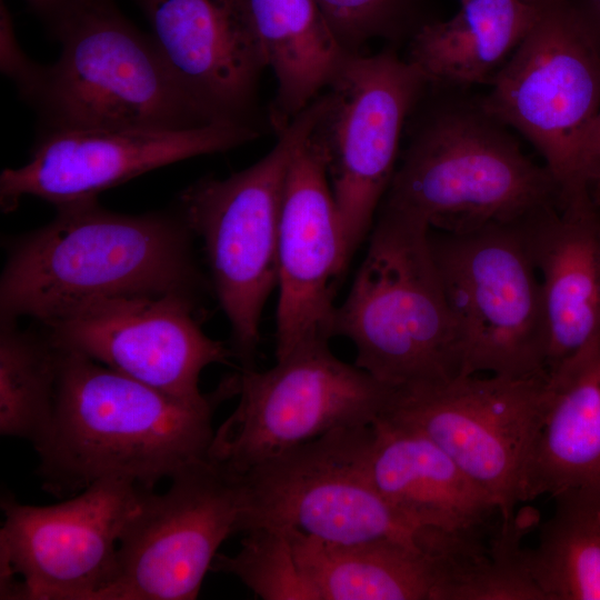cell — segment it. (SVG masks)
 <instances>
[{
	"instance_id": "cell-1",
	"label": "cell",
	"mask_w": 600,
	"mask_h": 600,
	"mask_svg": "<svg viewBox=\"0 0 600 600\" xmlns=\"http://www.w3.org/2000/svg\"><path fill=\"white\" fill-rule=\"evenodd\" d=\"M51 423L33 447L43 488L76 494L101 480L153 489L208 459L213 416L238 396L239 374L199 401H186L81 353L60 350Z\"/></svg>"
},
{
	"instance_id": "cell-2",
	"label": "cell",
	"mask_w": 600,
	"mask_h": 600,
	"mask_svg": "<svg viewBox=\"0 0 600 600\" xmlns=\"http://www.w3.org/2000/svg\"><path fill=\"white\" fill-rule=\"evenodd\" d=\"M430 86L416 103L377 213L463 233L516 226L561 206L550 170L527 157L480 97Z\"/></svg>"
},
{
	"instance_id": "cell-3",
	"label": "cell",
	"mask_w": 600,
	"mask_h": 600,
	"mask_svg": "<svg viewBox=\"0 0 600 600\" xmlns=\"http://www.w3.org/2000/svg\"><path fill=\"white\" fill-rule=\"evenodd\" d=\"M180 213L123 214L97 199L58 207L46 226L12 240L0 279V318L47 324L86 303L180 292L204 281Z\"/></svg>"
},
{
	"instance_id": "cell-4",
	"label": "cell",
	"mask_w": 600,
	"mask_h": 600,
	"mask_svg": "<svg viewBox=\"0 0 600 600\" xmlns=\"http://www.w3.org/2000/svg\"><path fill=\"white\" fill-rule=\"evenodd\" d=\"M49 31L61 53L43 66L27 101L39 113L41 132L219 123L180 86L151 34L137 29L114 0H73Z\"/></svg>"
},
{
	"instance_id": "cell-5",
	"label": "cell",
	"mask_w": 600,
	"mask_h": 600,
	"mask_svg": "<svg viewBox=\"0 0 600 600\" xmlns=\"http://www.w3.org/2000/svg\"><path fill=\"white\" fill-rule=\"evenodd\" d=\"M428 228L378 213L334 337L356 348L354 364L391 389L460 374L457 328L434 266Z\"/></svg>"
},
{
	"instance_id": "cell-6",
	"label": "cell",
	"mask_w": 600,
	"mask_h": 600,
	"mask_svg": "<svg viewBox=\"0 0 600 600\" xmlns=\"http://www.w3.org/2000/svg\"><path fill=\"white\" fill-rule=\"evenodd\" d=\"M323 104L320 94L259 161L224 179L204 177L182 191L180 216L203 242L211 284L231 328L241 369H254L260 320L278 287V234L289 167Z\"/></svg>"
},
{
	"instance_id": "cell-7",
	"label": "cell",
	"mask_w": 600,
	"mask_h": 600,
	"mask_svg": "<svg viewBox=\"0 0 600 600\" xmlns=\"http://www.w3.org/2000/svg\"><path fill=\"white\" fill-rule=\"evenodd\" d=\"M480 97L543 157L562 199L592 189L584 139L600 112V43L572 0H539L526 38Z\"/></svg>"
},
{
	"instance_id": "cell-8",
	"label": "cell",
	"mask_w": 600,
	"mask_h": 600,
	"mask_svg": "<svg viewBox=\"0 0 600 600\" xmlns=\"http://www.w3.org/2000/svg\"><path fill=\"white\" fill-rule=\"evenodd\" d=\"M428 241L458 332L460 374H547L541 281L520 224L429 230Z\"/></svg>"
},
{
	"instance_id": "cell-9",
	"label": "cell",
	"mask_w": 600,
	"mask_h": 600,
	"mask_svg": "<svg viewBox=\"0 0 600 600\" xmlns=\"http://www.w3.org/2000/svg\"><path fill=\"white\" fill-rule=\"evenodd\" d=\"M427 78L389 48L350 54L322 92L309 141L320 151L351 260L394 174L408 118Z\"/></svg>"
},
{
	"instance_id": "cell-10",
	"label": "cell",
	"mask_w": 600,
	"mask_h": 600,
	"mask_svg": "<svg viewBox=\"0 0 600 600\" xmlns=\"http://www.w3.org/2000/svg\"><path fill=\"white\" fill-rule=\"evenodd\" d=\"M371 424L340 428L236 474L242 490L241 533L290 527L333 544L381 539L419 544L384 501L368 468Z\"/></svg>"
},
{
	"instance_id": "cell-11",
	"label": "cell",
	"mask_w": 600,
	"mask_h": 600,
	"mask_svg": "<svg viewBox=\"0 0 600 600\" xmlns=\"http://www.w3.org/2000/svg\"><path fill=\"white\" fill-rule=\"evenodd\" d=\"M392 389L329 343L294 351L266 371L239 372V402L214 430L208 458L233 474L340 428L370 426Z\"/></svg>"
},
{
	"instance_id": "cell-12",
	"label": "cell",
	"mask_w": 600,
	"mask_h": 600,
	"mask_svg": "<svg viewBox=\"0 0 600 600\" xmlns=\"http://www.w3.org/2000/svg\"><path fill=\"white\" fill-rule=\"evenodd\" d=\"M548 373L529 378L458 374L392 389L382 412L432 440L514 521L521 478Z\"/></svg>"
},
{
	"instance_id": "cell-13",
	"label": "cell",
	"mask_w": 600,
	"mask_h": 600,
	"mask_svg": "<svg viewBox=\"0 0 600 600\" xmlns=\"http://www.w3.org/2000/svg\"><path fill=\"white\" fill-rule=\"evenodd\" d=\"M143 489L101 480L50 506L4 497L0 598L98 600L116 576L119 540Z\"/></svg>"
},
{
	"instance_id": "cell-14",
	"label": "cell",
	"mask_w": 600,
	"mask_h": 600,
	"mask_svg": "<svg viewBox=\"0 0 600 600\" xmlns=\"http://www.w3.org/2000/svg\"><path fill=\"white\" fill-rule=\"evenodd\" d=\"M143 489L118 546L117 571L98 600H193L220 546L241 533L236 474L206 459Z\"/></svg>"
},
{
	"instance_id": "cell-15",
	"label": "cell",
	"mask_w": 600,
	"mask_h": 600,
	"mask_svg": "<svg viewBox=\"0 0 600 600\" xmlns=\"http://www.w3.org/2000/svg\"><path fill=\"white\" fill-rule=\"evenodd\" d=\"M198 297L128 294L96 300L43 324L51 343L81 353L171 397L199 401L202 371L229 363L231 348L201 327Z\"/></svg>"
},
{
	"instance_id": "cell-16",
	"label": "cell",
	"mask_w": 600,
	"mask_h": 600,
	"mask_svg": "<svg viewBox=\"0 0 600 600\" xmlns=\"http://www.w3.org/2000/svg\"><path fill=\"white\" fill-rule=\"evenodd\" d=\"M247 126L213 123L186 130L79 128L43 131L30 160L0 176V204L13 211L23 197L56 208L97 196L148 171L257 139Z\"/></svg>"
},
{
	"instance_id": "cell-17",
	"label": "cell",
	"mask_w": 600,
	"mask_h": 600,
	"mask_svg": "<svg viewBox=\"0 0 600 600\" xmlns=\"http://www.w3.org/2000/svg\"><path fill=\"white\" fill-rule=\"evenodd\" d=\"M349 262L326 163L308 137L289 167L281 201L276 361L334 337V298Z\"/></svg>"
},
{
	"instance_id": "cell-18",
	"label": "cell",
	"mask_w": 600,
	"mask_h": 600,
	"mask_svg": "<svg viewBox=\"0 0 600 600\" xmlns=\"http://www.w3.org/2000/svg\"><path fill=\"white\" fill-rule=\"evenodd\" d=\"M184 91L219 123L261 131L259 81L268 68L244 0H132Z\"/></svg>"
},
{
	"instance_id": "cell-19",
	"label": "cell",
	"mask_w": 600,
	"mask_h": 600,
	"mask_svg": "<svg viewBox=\"0 0 600 600\" xmlns=\"http://www.w3.org/2000/svg\"><path fill=\"white\" fill-rule=\"evenodd\" d=\"M592 191L520 223L541 281L547 373L600 340V211Z\"/></svg>"
},
{
	"instance_id": "cell-20",
	"label": "cell",
	"mask_w": 600,
	"mask_h": 600,
	"mask_svg": "<svg viewBox=\"0 0 600 600\" xmlns=\"http://www.w3.org/2000/svg\"><path fill=\"white\" fill-rule=\"evenodd\" d=\"M371 479L389 507L413 530L488 534L496 501L432 440L379 416L371 423Z\"/></svg>"
},
{
	"instance_id": "cell-21",
	"label": "cell",
	"mask_w": 600,
	"mask_h": 600,
	"mask_svg": "<svg viewBox=\"0 0 600 600\" xmlns=\"http://www.w3.org/2000/svg\"><path fill=\"white\" fill-rule=\"evenodd\" d=\"M600 484V340L548 373L520 502Z\"/></svg>"
},
{
	"instance_id": "cell-22",
	"label": "cell",
	"mask_w": 600,
	"mask_h": 600,
	"mask_svg": "<svg viewBox=\"0 0 600 600\" xmlns=\"http://www.w3.org/2000/svg\"><path fill=\"white\" fill-rule=\"evenodd\" d=\"M286 529L317 600H448V574L432 548L381 539L328 543Z\"/></svg>"
},
{
	"instance_id": "cell-23",
	"label": "cell",
	"mask_w": 600,
	"mask_h": 600,
	"mask_svg": "<svg viewBox=\"0 0 600 600\" xmlns=\"http://www.w3.org/2000/svg\"><path fill=\"white\" fill-rule=\"evenodd\" d=\"M539 0H467L449 19L421 27L406 59L430 86L468 90L490 83L531 29Z\"/></svg>"
},
{
	"instance_id": "cell-24",
	"label": "cell",
	"mask_w": 600,
	"mask_h": 600,
	"mask_svg": "<svg viewBox=\"0 0 600 600\" xmlns=\"http://www.w3.org/2000/svg\"><path fill=\"white\" fill-rule=\"evenodd\" d=\"M277 80L268 123L279 134L333 81L349 53L316 0H244Z\"/></svg>"
},
{
	"instance_id": "cell-25",
	"label": "cell",
	"mask_w": 600,
	"mask_h": 600,
	"mask_svg": "<svg viewBox=\"0 0 600 600\" xmlns=\"http://www.w3.org/2000/svg\"><path fill=\"white\" fill-rule=\"evenodd\" d=\"M529 550L544 600H600V484L566 490Z\"/></svg>"
},
{
	"instance_id": "cell-26",
	"label": "cell",
	"mask_w": 600,
	"mask_h": 600,
	"mask_svg": "<svg viewBox=\"0 0 600 600\" xmlns=\"http://www.w3.org/2000/svg\"><path fill=\"white\" fill-rule=\"evenodd\" d=\"M59 352L49 338L0 318V433L34 447L56 407Z\"/></svg>"
},
{
	"instance_id": "cell-27",
	"label": "cell",
	"mask_w": 600,
	"mask_h": 600,
	"mask_svg": "<svg viewBox=\"0 0 600 600\" xmlns=\"http://www.w3.org/2000/svg\"><path fill=\"white\" fill-rule=\"evenodd\" d=\"M211 570L238 578L264 600H317L284 528L258 527L244 532L239 551L217 554Z\"/></svg>"
},
{
	"instance_id": "cell-28",
	"label": "cell",
	"mask_w": 600,
	"mask_h": 600,
	"mask_svg": "<svg viewBox=\"0 0 600 600\" xmlns=\"http://www.w3.org/2000/svg\"><path fill=\"white\" fill-rule=\"evenodd\" d=\"M341 46L349 53L371 40L408 42L437 20L432 0H316Z\"/></svg>"
},
{
	"instance_id": "cell-29",
	"label": "cell",
	"mask_w": 600,
	"mask_h": 600,
	"mask_svg": "<svg viewBox=\"0 0 600 600\" xmlns=\"http://www.w3.org/2000/svg\"><path fill=\"white\" fill-rule=\"evenodd\" d=\"M0 48L2 73L12 80L21 98L27 101L40 79L43 66L32 61L19 46L12 17L2 0L0 4Z\"/></svg>"
},
{
	"instance_id": "cell-30",
	"label": "cell",
	"mask_w": 600,
	"mask_h": 600,
	"mask_svg": "<svg viewBox=\"0 0 600 600\" xmlns=\"http://www.w3.org/2000/svg\"><path fill=\"white\" fill-rule=\"evenodd\" d=\"M73 0H26L30 9L47 24L48 29L59 19Z\"/></svg>"
},
{
	"instance_id": "cell-31",
	"label": "cell",
	"mask_w": 600,
	"mask_h": 600,
	"mask_svg": "<svg viewBox=\"0 0 600 600\" xmlns=\"http://www.w3.org/2000/svg\"><path fill=\"white\" fill-rule=\"evenodd\" d=\"M579 14L600 43V0H572Z\"/></svg>"
},
{
	"instance_id": "cell-32",
	"label": "cell",
	"mask_w": 600,
	"mask_h": 600,
	"mask_svg": "<svg viewBox=\"0 0 600 600\" xmlns=\"http://www.w3.org/2000/svg\"><path fill=\"white\" fill-rule=\"evenodd\" d=\"M584 156L591 172L593 164L600 161V112L586 136Z\"/></svg>"
},
{
	"instance_id": "cell-33",
	"label": "cell",
	"mask_w": 600,
	"mask_h": 600,
	"mask_svg": "<svg viewBox=\"0 0 600 600\" xmlns=\"http://www.w3.org/2000/svg\"><path fill=\"white\" fill-rule=\"evenodd\" d=\"M590 179L592 187H598L600 189V161L593 164L590 172Z\"/></svg>"
},
{
	"instance_id": "cell-34",
	"label": "cell",
	"mask_w": 600,
	"mask_h": 600,
	"mask_svg": "<svg viewBox=\"0 0 600 600\" xmlns=\"http://www.w3.org/2000/svg\"><path fill=\"white\" fill-rule=\"evenodd\" d=\"M461 1H467V0H460V2H461Z\"/></svg>"
}]
</instances>
